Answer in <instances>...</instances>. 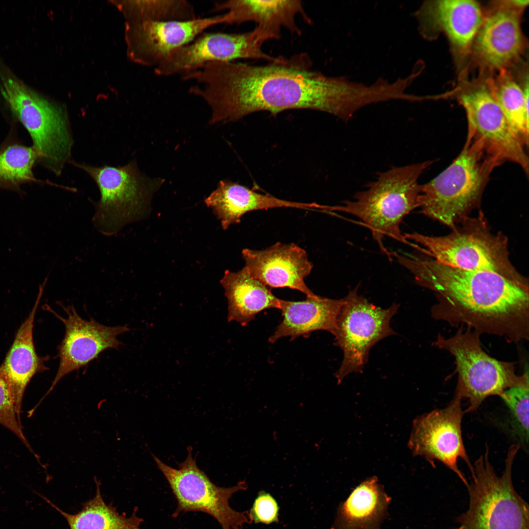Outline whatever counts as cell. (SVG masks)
I'll return each instance as SVG.
<instances>
[{"label": "cell", "instance_id": "cell-6", "mask_svg": "<svg viewBox=\"0 0 529 529\" xmlns=\"http://www.w3.org/2000/svg\"><path fill=\"white\" fill-rule=\"evenodd\" d=\"M72 163L86 172L97 186L100 197L94 203L92 222L105 236L116 235L126 225L147 216L152 196L164 182L163 179L142 173L135 161L119 167Z\"/></svg>", "mask_w": 529, "mask_h": 529}, {"label": "cell", "instance_id": "cell-22", "mask_svg": "<svg viewBox=\"0 0 529 529\" xmlns=\"http://www.w3.org/2000/svg\"><path fill=\"white\" fill-rule=\"evenodd\" d=\"M220 221L223 230L239 223L246 213L278 208L323 210V205L286 200L261 193L229 180H220L216 188L204 200Z\"/></svg>", "mask_w": 529, "mask_h": 529}, {"label": "cell", "instance_id": "cell-30", "mask_svg": "<svg viewBox=\"0 0 529 529\" xmlns=\"http://www.w3.org/2000/svg\"><path fill=\"white\" fill-rule=\"evenodd\" d=\"M500 397L508 409L510 434L520 448L528 449L529 381L508 388Z\"/></svg>", "mask_w": 529, "mask_h": 529}, {"label": "cell", "instance_id": "cell-12", "mask_svg": "<svg viewBox=\"0 0 529 529\" xmlns=\"http://www.w3.org/2000/svg\"><path fill=\"white\" fill-rule=\"evenodd\" d=\"M459 101L467 117V139L481 144L485 152L500 165L509 161L529 173L526 146L515 134L487 85L462 93Z\"/></svg>", "mask_w": 529, "mask_h": 529}, {"label": "cell", "instance_id": "cell-3", "mask_svg": "<svg viewBox=\"0 0 529 529\" xmlns=\"http://www.w3.org/2000/svg\"><path fill=\"white\" fill-rule=\"evenodd\" d=\"M426 161L380 172L366 188L357 192L352 200L331 206V211L344 212L358 218L370 231L381 251L391 259L383 243L385 237L409 244L400 229L404 217L419 207L421 185L418 180L433 163Z\"/></svg>", "mask_w": 529, "mask_h": 529}, {"label": "cell", "instance_id": "cell-18", "mask_svg": "<svg viewBox=\"0 0 529 529\" xmlns=\"http://www.w3.org/2000/svg\"><path fill=\"white\" fill-rule=\"evenodd\" d=\"M241 254L251 274L269 289L287 288L307 297L316 295L305 282L313 264L297 244L277 242L262 250L244 248Z\"/></svg>", "mask_w": 529, "mask_h": 529}, {"label": "cell", "instance_id": "cell-29", "mask_svg": "<svg viewBox=\"0 0 529 529\" xmlns=\"http://www.w3.org/2000/svg\"><path fill=\"white\" fill-rule=\"evenodd\" d=\"M127 11L131 22H186L197 18L193 6L186 0L131 1Z\"/></svg>", "mask_w": 529, "mask_h": 529}, {"label": "cell", "instance_id": "cell-20", "mask_svg": "<svg viewBox=\"0 0 529 529\" xmlns=\"http://www.w3.org/2000/svg\"><path fill=\"white\" fill-rule=\"evenodd\" d=\"M213 10L226 11V24L254 22L257 25L253 31L261 45L268 40L279 39L282 27L300 35L301 30L296 22L298 15L308 24L312 23L302 1L298 0H227L216 2Z\"/></svg>", "mask_w": 529, "mask_h": 529}, {"label": "cell", "instance_id": "cell-17", "mask_svg": "<svg viewBox=\"0 0 529 529\" xmlns=\"http://www.w3.org/2000/svg\"><path fill=\"white\" fill-rule=\"evenodd\" d=\"M509 1H501L484 17L472 47L479 63L491 70H505L524 50L520 22L522 9Z\"/></svg>", "mask_w": 529, "mask_h": 529}, {"label": "cell", "instance_id": "cell-11", "mask_svg": "<svg viewBox=\"0 0 529 529\" xmlns=\"http://www.w3.org/2000/svg\"><path fill=\"white\" fill-rule=\"evenodd\" d=\"M358 288L343 298L333 335L335 344L343 353L341 365L335 374L338 384L347 375L361 372L371 348L395 334L389 324L399 305L393 303L388 308L382 309L359 295Z\"/></svg>", "mask_w": 529, "mask_h": 529}, {"label": "cell", "instance_id": "cell-5", "mask_svg": "<svg viewBox=\"0 0 529 529\" xmlns=\"http://www.w3.org/2000/svg\"><path fill=\"white\" fill-rule=\"evenodd\" d=\"M520 449L510 446L501 476L496 473L486 448L478 458L467 486L469 496L467 510L456 518L457 529H529L528 503L513 486L512 469Z\"/></svg>", "mask_w": 529, "mask_h": 529}, {"label": "cell", "instance_id": "cell-25", "mask_svg": "<svg viewBox=\"0 0 529 529\" xmlns=\"http://www.w3.org/2000/svg\"><path fill=\"white\" fill-rule=\"evenodd\" d=\"M391 500L377 477L367 479L340 503L331 529H381Z\"/></svg>", "mask_w": 529, "mask_h": 529}, {"label": "cell", "instance_id": "cell-16", "mask_svg": "<svg viewBox=\"0 0 529 529\" xmlns=\"http://www.w3.org/2000/svg\"><path fill=\"white\" fill-rule=\"evenodd\" d=\"M226 13L186 22H131L128 39L132 58L140 64L154 67L174 50L186 45L208 28L226 24Z\"/></svg>", "mask_w": 529, "mask_h": 529}, {"label": "cell", "instance_id": "cell-24", "mask_svg": "<svg viewBox=\"0 0 529 529\" xmlns=\"http://www.w3.org/2000/svg\"><path fill=\"white\" fill-rule=\"evenodd\" d=\"M220 283L228 301V321L244 326L266 309H280L281 299L254 278L244 266L240 270L225 271Z\"/></svg>", "mask_w": 529, "mask_h": 529}, {"label": "cell", "instance_id": "cell-27", "mask_svg": "<svg viewBox=\"0 0 529 529\" xmlns=\"http://www.w3.org/2000/svg\"><path fill=\"white\" fill-rule=\"evenodd\" d=\"M494 99L513 131L528 147L529 144V76L523 87L509 72L502 70L487 85Z\"/></svg>", "mask_w": 529, "mask_h": 529}, {"label": "cell", "instance_id": "cell-26", "mask_svg": "<svg viewBox=\"0 0 529 529\" xmlns=\"http://www.w3.org/2000/svg\"><path fill=\"white\" fill-rule=\"evenodd\" d=\"M95 496L82 503L81 509L75 514H69L59 508L48 498L34 491L66 519L70 529H142V518L137 515L136 507L130 517L120 514L112 504H107L100 492V482L95 477Z\"/></svg>", "mask_w": 529, "mask_h": 529}, {"label": "cell", "instance_id": "cell-28", "mask_svg": "<svg viewBox=\"0 0 529 529\" xmlns=\"http://www.w3.org/2000/svg\"><path fill=\"white\" fill-rule=\"evenodd\" d=\"M38 160L33 146L6 141L0 146V188L16 191L21 184L33 180L32 168Z\"/></svg>", "mask_w": 529, "mask_h": 529}, {"label": "cell", "instance_id": "cell-13", "mask_svg": "<svg viewBox=\"0 0 529 529\" xmlns=\"http://www.w3.org/2000/svg\"><path fill=\"white\" fill-rule=\"evenodd\" d=\"M464 413L461 400L454 397L445 408L418 416L413 422L409 447L413 455L422 456L432 464L435 460L443 463L467 487L469 483L457 464L459 459L463 460L473 473L462 435Z\"/></svg>", "mask_w": 529, "mask_h": 529}, {"label": "cell", "instance_id": "cell-19", "mask_svg": "<svg viewBox=\"0 0 529 529\" xmlns=\"http://www.w3.org/2000/svg\"><path fill=\"white\" fill-rule=\"evenodd\" d=\"M415 16L424 37L429 39L433 32L442 31L461 55L472 49L484 19L480 4L472 0L426 1Z\"/></svg>", "mask_w": 529, "mask_h": 529}, {"label": "cell", "instance_id": "cell-31", "mask_svg": "<svg viewBox=\"0 0 529 529\" xmlns=\"http://www.w3.org/2000/svg\"><path fill=\"white\" fill-rule=\"evenodd\" d=\"M0 424L12 432L27 449L33 453L31 447L23 432L21 423L17 418L8 386L0 374Z\"/></svg>", "mask_w": 529, "mask_h": 529}, {"label": "cell", "instance_id": "cell-21", "mask_svg": "<svg viewBox=\"0 0 529 529\" xmlns=\"http://www.w3.org/2000/svg\"><path fill=\"white\" fill-rule=\"evenodd\" d=\"M47 281L46 278L40 286L33 307L17 330L12 344L0 365V374L8 386L21 423L23 399L28 384L35 374L48 369L45 363L49 360V356H38L33 340L34 320Z\"/></svg>", "mask_w": 529, "mask_h": 529}, {"label": "cell", "instance_id": "cell-23", "mask_svg": "<svg viewBox=\"0 0 529 529\" xmlns=\"http://www.w3.org/2000/svg\"><path fill=\"white\" fill-rule=\"evenodd\" d=\"M343 299H334L317 295L303 301L281 299L283 319L268 341L274 343L284 337L291 340L307 337L314 331L324 330L334 335Z\"/></svg>", "mask_w": 529, "mask_h": 529}, {"label": "cell", "instance_id": "cell-4", "mask_svg": "<svg viewBox=\"0 0 529 529\" xmlns=\"http://www.w3.org/2000/svg\"><path fill=\"white\" fill-rule=\"evenodd\" d=\"M499 165L479 143L466 139L450 165L421 185V212L454 229L458 219L478 204L491 172Z\"/></svg>", "mask_w": 529, "mask_h": 529}, {"label": "cell", "instance_id": "cell-7", "mask_svg": "<svg viewBox=\"0 0 529 529\" xmlns=\"http://www.w3.org/2000/svg\"><path fill=\"white\" fill-rule=\"evenodd\" d=\"M0 92L13 114L30 134L38 160L59 175L69 160L72 141L64 109L3 73Z\"/></svg>", "mask_w": 529, "mask_h": 529}, {"label": "cell", "instance_id": "cell-14", "mask_svg": "<svg viewBox=\"0 0 529 529\" xmlns=\"http://www.w3.org/2000/svg\"><path fill=\"white\" fill-rule=\"evenodd\" d=\"M253 31L229 34L203 33L191 43L172 51L154 68L157 76L183 75L210 62L238 59H262L270 62L271 56L261 49Z\"/></svg>", "mask_w": 529, "mask_h": 529}, {"label": "cell", "instance_id": "cell-2", "mask_svg": "<svg viewBox=\"0 0 529 529\" xmlns=\"http://www.w3.org/2000/svg\"><path fill=\"white\" fill-rule=\"evenodd\" d=\"M394 256L419 285L438 294L432 310L434 318L509 341L528 340V287L491 271L453 267L429 257Z\"/></svg>", "mask_w": 529, "mask_h": 529}, {"label": "cell", "instance_id": "cell-10", "mask_svg": "<svg viewBox=\"0 0 529 529\" xmlns=\"http://www.w3.org/2000/svg\"><path fill=\"white\" fill-rule=\"evenodd\" d=\"M152 456L176 500L177 506L173 517L181 513L201 512L214 518L222 529H243L244 524L252 522L248 511H237L229 502L234 493L247 488L245 481L229 487L215 484L198 467L191 447L188 448L187 457L178 468Z\"/></svg>", "mask_w": 529, "mask_h": 529}, {"label": "cell", "instance_id": "cell-8", "mask_svg": "<svg viewBox=\"0 0 529 529\" xmlns=\"http://www.w3.org/2000/svg\"><path fill=\"white\" fill-rule=\"evenodd\" d=\"M451 234L439 237L418 232L404 233L405 238L424 247L427 255L436 262L453 267L498 273L522 286L527 282L511 264L507 240L494 234L482 223H471Z\"/></svg>", "mask_w": 529, "mask_h": 529}, {"label": "cell", "instance_id": "cell-15", "mask_svg": "<svg viewBox=\"0 0 529 529\" xmlns=\"http://www.w3.org/2000/svg\"><path fill=\"white\" fill-rule=\"evenodd\" d=\"M60 306L65 312L67 318L58 315L46 306L47 309L64 324L65 333L57 348L59 363L56 374L39 404L65 376L86 366L105 350L118 349L122 343L117 337L130 330L126 325L110 327L92 318L85 320L79 316L73 306Z\"/></svg>", "mask_w": 529, "mask_h": 529}, {"label": "cell", "instance_id": "cell-9", "mask_svg": "<svg viewBox=\"0 0 529 529\" xmlns=\"http://www.w3.org/2000/svg\"><path fill=\"white\" fill-rule=\"evenodd\" d=\"M479 336L471 329L464 331L461 327L450 337L439 334L433 343L455 358L458 379L454 397L468 400L465 413L476 410L488 397L500 396L508 388L529 380L528 369L518 376L513 363L498 361L485 353Z\"/></svg>", "mask_w": 529, "mask_h": 529}, {"label": "cell", "instance_id": "cell-32", "mask_svg": "<svg viewBox=\"0 0 529 529\" xmlns=\"http://www.w3.org/2000/svg\"><path fill=\"white\" fill-rule=\"evenodd\" d=\"M279 506L273 497L264 491L259 492L249 515L256 523L270 524L278 521Z\"/></svg>", "mask_w": 529, "mask_h": 529}, {"label": "cell", "instance_id": "cell-1", "mask_svg": "<svg viewBox=\"0 0 529 529\" xmlns=\"http://www.w3.org/2000/svg\"><path fill=\"white\" fill-rule=\"evenodd\" d=\"M306 53L252 66L233 61L208 63L193 72L192 95L203 99L209 123L236 121L254 112L273 115L292 109L320 111L337 117L341 79L313 70Z\"/></svg>", "mask_w": 529, "mask_h": 529}]
</instances>
